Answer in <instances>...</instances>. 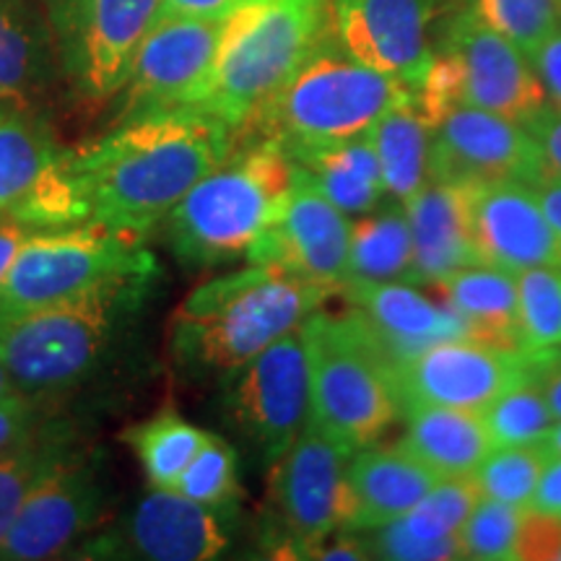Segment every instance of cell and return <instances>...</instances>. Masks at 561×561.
Masks as SVG:
<instances>
[{
  "label": "cell",
  "mask_w": 561,
  "mask_h": 561,
  "mask_svg": "<svg viewBox=\"0 0 561 561\" xmlns=\"http://www.w3.org/2000/svg\"><path fill=\"white\" fill-rule=\"evenodd\" d=\"M240 146V130L198 107L146 112L73 151L91 221L146 237Z\"/></svg>",
  "instance_id": "1"
},
{
  "label": "cell",
  "mask_w": 561,
  "mask_h": 561,
  "mask_svg": "<svg viewBox=\"0 0 561 561\" xmlns=\"http://www.w3.org/2000/svg\"><path fill=\"white\" fill-rule=\"evenodd\" d=\"M333 289L257 265L201 284L172 318V356L191 375H234L322 310Z\"/></svg>",
  "instance_id": "2"
},
{
  "label": "cell",
  "mask_w": 561,
  "mask_h": 561,
  "mask_svg": "<svg viewBox=\"0 0 561 561\" xmlns=\"http://www.w3.org/2000/svg\"><path fill=\"white\" fill-rule=\"evenodd\" d=\"M297 161L273 138H242L219 170L203 178L167 216V242L187 268L250 257L284 216Z\"/></svg>",
  "instance_id": "3"
},
{
  "label": "cell",
  "mask_w": 561,
  "mask_h": 561,
  "mask_svg": "<svg viewBox=\"0 0 561 561\" xmlns=\"http://www.w3.org/2000/svg\"><path fill=\"white\" fill-rule=\"evenodd\" d=\"M411 94L413 89L403 81L351 58L333 32L237 130L278 140L291 157L301 149L364 136L392 104Z\"/></svg>",
  "instance_id": "4"
},
{
  "label": "cell",
  "mask_w": 561,
  "mask_h": 561,
  "mask_svg": "<svg viewBox=\"0 0 561 561\" xmlns=\"http://www.w3.org/2000/svg\"><path fill=\"white\" fill-rule=\"evenodd\" d=\"M153 278H123L83 297L0 314V364L32 398L76 388L100 367L121 322L136 312Z\"/></svg>",
  "instance_id": "5"
},
{
  "label": "cell",
  "mask_w": 561,
  "mask_h": 561,
  "mask_svg": "<svg viewBox=\"0 0 561 561\" xmlns=\"http://www.w3.org/2000/svg\"><path fill=\"white\" fill-rule=\"evenodd\" d=\"M331 32L333 0H242L224 19L219 60L195 107L242 128Z\"/></svg>",
  "instance_id": "6"
},
{
  "label": "cell",
  "mask_w": 561,
  "mask_h": 561,
  "mask_svg": "<svg viewBox=\"0 0 561 561\" xmlns=\"http://www.w3.org/2000/svg\"><path fill=\"white\" fill-rule=\"evenodd\" d=\"M310 362V424L348 450L375 445L403 413L396 364L362 310H318L301 325Z\"/></svg>",
  "instance_id": "7"
},
{
  "label": "cell",
  "mask_w": 561,
  "mask_h": 561,
  "mask_svg": "<svg viewBox=\"0 0 561 561\" xmlns=\"http://www.w3.org/2000/svg\"><path fill=\"white\" fill-rule=\"evenodd\" d=\"M144 237L87 221L34 231L0 286V314L30 312L102 289L123 278H157Z\"/></svg>",
  "instance_id": "8"
},
{
  "label": "cell",
  "mask_w": 561,
  "mask_h": 561,
  "mask_svg": "<svg viewBox=\"0 0 561 561\" xmlns=\"http://www.w3.org/2000/svg\"><path fill=\"white\" fill-rule=\"evenodd\" d=\"M60 76L81 102L121 94L161 0H45Z\"/></svg>",
  "instance_id": "9"
},
{
  "label": "cell",
  "mask_w": 561,
  "mask_h": 561,
  "mask_svg": "<svg viewBox=\"0 0 561 561\" xmlns=\"http://www.w3.org/2000/svg\"><path fill=\"white\" fill-rule=\"evenodd\" d=\"M354 450L307 424L297 442L273 462L268 551L280 559H314L341 530L343 483Z\"/></svg>",
  "instance_id": "10"
},
{
  "label": "cell",
  "mask_w": 561,
  "mask_h": 561,
  "mask_svg": "<svg viewBox=\"0 0 561 561\" xmlns=\"http://www.w3.org/2000/svg\"><path fill=\"white\" fill-rule=\"evenodd\" d=\"M224 19L164 16L140 42L121 89L117 123L146 112L195 107L219 60Z\"/></svg>",
  "instance_id": "11"
},
{
  "label": "cell",
  "mask_w": 561,
  "mask_h": 561,
  "mask_svg": "<svg viewBox=\"0 0 561 561\" xmlns=\"http://www.w3.org/2000/svg\"><path fill=\"white\" fill-rule=\"evenodd\" d=\"M234 375L229 390L231 419L273 466L310 424V362L301 328L286 333Z\"/></svg>",
  "instance_id": "12"
},
{
  "label": "cell",
  "mask_w": 561,
  "mask_h": 561,
  "mask_svg": "<svg viewBox=\"0 0 561 561\" xmlns=\"http://www.w3.org/2000/svg\"><path fill=\"white\" fill-rule=\"evenodd\" d=\"M530 382V356L473 341H442L396 367L403 413L416 405L486 411L502 392Z\"/></svg>",
  "instance_id": "13"
},
{
  "label": "cell",
  "mask_w": 561,
  "mask_h": 561,
  "mask_svg": "<svg viewBox=\"0 0 561 561\" xmlns=\"http://www.w3.org/2000/svg\"><path fill=\"white\" fill-rule=\"evenodd\" d=\"M104 507L102 462L73 450L24 502L0 543V561L60 557L102 523Z\"/></svg>",
  "instance_id": "14"
},
{
  "label": "cell",
  "mask_w": 561,
  "mask_h": 561,
  "mask_svg": "<svg viewBox=\"0 0 561 561\" xmlns=\"http://www.w3.org/2000/svg\"><path fill=\"white\" fill-rule=\"evenodd\" d=\"M538 146L528 128L494 112L458 104L432 128L430 180L453 185L538 180Z\"/></svg>",
  "instance_id": "15"
},
{
  "label": "cell",
  "mask_w": 561,
  "mask_h": 561,
  "mask_svg": "<svg viewBox=\"0 0 561 561\" xmlns=\"http://www.w3.org/2000/svg\"><path fill=\"white\" fill-rule=\"evenodd\" d=\"M348 231L346 214L335 208L314 185L310 172L297 164L284 216L265 231L248 261L278 265L341 294L348 284Z\"/></svg>",
  "instance_id": "16"
},
{
  "label": "cell",
  "mask_w": 561,
  "mask_h": 561,
  "mask_svg": "<svg viewBox=\"0 0 561 561\" xmlns=\"http://www.w3.org/2000/svg\"><path fill=\"white\" fill-rule=\"evenodd\" d=\"M229 538L206 504L174 489L140 496L121 530L87 546V557H136L149 561H208L227 551Z\"/></svg>",
  "instance_id": "17"
},
{
  "label": "cell",
  "mask_w": 561,
  "mask_h": 561,
  "mask_svg": "<svg viewBox=\"0 0 561 561\" xmlns=\"http://www.w3.org/2000/svg\"><path fill=\"white\" fill-rule=\"evenodd\" d=\"M442 47L458 55L466 73L462 104L489 110L520 125L549 104L528 55L483 24L471 9L453 19Z\"/></svg>",
  "instance_id": "18"
},
{
  "label": "cell",
  "mask_w": 561,
  "mask_h": 561,
  "mask_svg": "<svg viewBox=\"0 0 561 561\" xmlns=\"http://www.w3.org/2000/svg\"><path fill=\"white\" fill-rule=\"evenodd\" d=\"M432 0H333L335 39L351 58L416 89L432 62Z\"/></svg>",
  "instance_id": "19"
},
{
  "label": "cell",
  "mask_w": 561,
  "mask_h": 561,
  "mask_svg": "<svg viewBox=\"0 0 561 561\" xmlns=\"http://www.w3.org/2000/svg\"><path fill=\"white\" fill-rule=\"evenodd\" d=\"M471 227L481 265L520 273L559 265V240L525 182L471 185Z\"/></svg>",
  "instance_id": "20"
},
{
  "label": "cell",
  "mask_w": 561,
  "mask_h": 561,
  "mask_svg": "<svg viewBox=\"0 0 561 561\" xmlns=\"http://www.w3.org/2000/svg\"><path fill=\"white\" fill-rule=\"evenodd\" d=\"M439 476L401 447H362L351 455L343 483L341 530L382 528L411 512Z\"/></svg>",
  "instance_id": "21"
},
{
  "label": "cell",
  "mask_w": 561,
  "mask_h": 561,
  "mask_svg": "<svg viewBox=\"0 0 561 561\" xmlns=\"http://www.w3.org/2000/svg\"><path fill=\"white\" fill-rule=\"evenodd\" d=\"M411 229L413 284H439L453 273L481 265L471 227V185L426 182L405 203Z\"/></svg>",
  "instance_id": "22"
},
{
  "label": "cell",
  "mask_w": 561,
  "mask_h": 561,
  "mask_svg": "<svg viewBox=\"0 0 561 561\" xmlns=\"http://www.w3.org/2000/svg\"><path fill=\"white\" fill-rule=\"evenodd\" d=\"M343 297L364 312L390 362L403 364L419 351L442 341H466V320L453 307L432 305L401 280L390 284H348Z\"/></svg>",
  "instance_id": "23"
},
{
  "label": "cell",
  "mask_w": 561,
  "mask_h": 561,
  "mask_svg": "<svg viewBox=\"0 0 561 561\" xmlns=\"http://www.w3.org/2000/svg\"><path fill=\"white\" fill-rule=\"evenodd\" d=\"M60 76L45 5L0 0V102L34 112Z\"/></svg>",
  "instance_id": "24"
},
{
  "label": "cell",
  "mask_w": 561,
  "mask_h": 561,
  "mask_svg": "<svg viewBox=\"0 0 561 561\" xmlns=\"http://www.w3.org/2000/svg\"><path fill=\"white\" fill-rule=\"evenodd\" d=\"M409 426L401 450L424 462L439 479L471 476L494 450L486 421L479 411L447 409V405H416L405 411Z\"/></svg>",
  "instance_id": "25"
},
{
  "label": "cell",
  "mask_w": 561,
  "mask_h": 561,
  "mask_svg": "<svg viewBox=\"0 0 561 561\" xmlns=\"http://www.w3.org/2000/svg\"><path fill=\"white\" fill-rule=\"evenodd\" d=\"M442 301L466 320V341L504 351H523L517 322V284L512 273L471 265L434 284Z\"/></svg>",
  "instance_id": "26"
},
{
  "label": "cell",
  "mask_w": 561,
  "mask_h": 561,
  "mask_svg": "<svg viewBox=\"0 0 561 561\" xmlns=\"http://www.w3.org/2000/svg\"><path fill=\"white\" fill-rule=\"evenodd\" d=\"M291 159L301 170L310 172L320 193L346 216L369 214L380 208L388 195L371 133L339 144L301 149L291 153Z\"/></svg>",
  "instance_id": "27"
},
{
  "label": "cell",
  "mask_w": 561,
  "mask_h": 561,
  "mask_svg": "<svg viewBox=\"0 0 561 561\" xmlns=\"http://www.w3.org/2000/svg\"><path fill=\"white\" fill-rule=\"evenodd\" d=\"M369 133L380 157L385 193L405 206L430 182L432 125L424 121L411 94L392 104Z\"/></svg>",
  "instance_id": "28"
},
{
  "label": "cell",
  "mask_w": 561,
  "mask_h": 561,
  "mask_svg": "<svg viewBox=\"0 0 561 561\" xmlns=\"http://www.w3.org/2000/svg\"><path fill=\"white\" fill-rule=\"evenodd\" d=\"M390 280L413 284L411 229L405 210L396 203L362 214L348 231V284Z\"/></svg>",
  "instance_id": "29"
},
{
  "label": "cell",
  "mask_w": 561,
  "mask_h": 561,
  "mask_svg": "<svg viewBox=\"0 0 561 561\" xmlns=\"http://www.w3.org/2000/svg\"><path fill=\"white\" fill-rule=\"evenodd\" d=\"M214 434L198 430L174 409H161L121 434L153 489H174L182 471Z\"/></svg>",
  "instance_id": "30"
},
{
  "label": "cell",
  "mask_w": 561,
  "mask_h": 561,
  "mask_svg": "<svg viewBox=\"0 0 561 561\" xmlns=\"http://www.w3.org/2000/svg\"><path fill=\"white\" fill-rule=\"evenodd\" d=\"M73 450V434L68 426L39 424L21 445L0 455V543L24 502Z\"/></svg>",
  "instance_id": "31"
},
{
  "label": "cell",
  "mask_w": 561,
  "mask_h": 561,
  "mask_svg": "<svg viewBox=\"0 0 561 561\" xmlns=\"http://www.w3.org/2000/svg\"><path fill=\"white\" fill-rule=\"evenodd\" d=\"M60 151L50 128L34 112H0V216L32 191Z\"/></svg>",
  "instance_id": "32"
},
{
  "label": "cell",
  "mask_w": 561,
  "mask_h": 561,
  "mask_svg": "<svg viewBox=\"0 0 561 561\" xmlns=\"http://www.w3.org/2000/svg\"><path fill=\"white\" fill-rule=\"evenodd\" d=\"M3 216H11L32 231L68 229L91 221V206L76 172L73 151L62 149L32 191Z\"/></svg>",
  "instance_id": "33"
},
{
  "label": "cell",
  "mask_w": 561,
  "mask_h": 561,
  "mask_svg": "<svg viewBox=\"0 0 561 561\" xmlns=\"http://www.w3.org/2000/svg\"><path fill=\"white\" fill-rule=\"evenodd\" d=\"M515 284L525 354L561 348V265L520 271Z\"/></svg>",
  "instance_id": "34"
},
{
  "label": "cell",
  "mask_w": 561,
  "mask_h": 561,
  "mask_svg": "<svg viewBox=\"0 0 561 561\" xmlns=\"http://www.w3.org/2000/svg\"><path fill=\"white\" fill-rule=\"evenodd\" d=\"M486 430L494 447L546 445L553 430V413L543 392L533 382H520L502 392L483 413Z\"/></svg>",
  "instance_id": "35"
},
{
  "label": "cell",
  "mask_w": 561,
  "mask_h": 561,
  "mask_svg": "<svg viewBox=\"0 0 561 561\" xmlns=\"http://www.w3.org/2000/svg\"><path fill=\"white\" fill-rule=\"evenodd\" d=\"M549 458L551 453L546 445L500 447L496 453L491 450L473 473L476 481H479L481 496L528 510L533 491H536Z\"/></svg>",
  "instance_id": "36"
},
{
  "label": "cell",
  "mask_w": 561,
  "mask_h": 561,
  "mask_svg": "<svg viewBox=\"0 0 561 561\" xmlns=\"http://www.w3.org/2000/svg\"><path fill=\"white\" fill-rule=\"evenodd\" d=\"M481 500V489L476 476H453L439 479L430 494L421 500L411 512L398 517L411 536L421 541H437L460 533L476 504Z\"/></svg>",
  "instance_id": "37"
},
{
  "label": "cell",
  "mask_w": 561,
  "mask_h": 561,
  "mask_svg": "<svg viewBox=\"0 0 561 561\" xmlns=\"http://www.w3.org/2000/svg\"><path fill=\"white\" fill-rule=\"evenodd\" d=\"M471 11L525 55L561 26V0H473Z\"/></svg>",
  "instance_id": "38"
},
{
  "label": "cell",
  "mask_w": 561,
  "mask_h": 561,
  "mask_svg": "<svg viewBox=\"0 0 561 561\" xmlns=\"http://www.w3.org/2000/svg\"><path fill=\"white\" fill-rule=\"evenodd\" d=\"M174 491L210 510L229 507L240 496V460L234 447L219 437H210L182 471Z\"/></svg>",
  "instance_id": "39"
},
{
  "label": "cell",
  "mask_w": 561,
  "mask_h": 561,
  "mask_svg": "<svg viewBox=\"0 0 561 561\" xmlns=\"http://www.w3.org/2000/svg\"><path fill=\"white\" fill-rule=\"evenodd\" d=\"M523 515V507H512V504L481 496L471 512V517L460 528V543L466 559H515L517 533H520Z\"/></svg>",
  "instance_id": "40"
},
{
  "label": "cell",
  "mask_w": 561,
  "mask_h": 561,
  "mask_svg": "<svg viewBox=\"0 0 561 561\" xmlns=\"http://www.w3.org/2000/svg\"><path fill=\"white\" fill-rule=\"evenodd\" d=\"M362 536L367 543L369 557L377 559H396V561H450V559H466L460 543V533L447 538H437V541H421V538L411 536L401 520H392L382 528L364 530Z\"/></svg>",
  "instance_id": "41"
},
{
  "label": "cell",
  "mask_w": 561,
  "mask_h": 561,
  "mask_svg": "<svg viewBox=\"0 0 561 561\" xmlns=\"http://www.w3.org/2000/svg\"><path fill=\"white\" fill-rule=\"evenodd\" d=\"M561 557V517L546 512L525 510L520 533H517L515 559L549 561Z\"/></svg>",
  "instance_id": "42"
},
{
  "label": "cell",
  "mask_w": 561,
  "mask_h": 561,
  "mask_svg": "<svg viewBox=\"0 0 561 561\" xmlns=\"http://www.w3.org/2000/svg\"><path fill=\"white\" fill-rule=\"evenodd\" d=\"M34 401L37 398L26 396L21 390L0 398V455L13 450L30 434L37 432L39 409Z\"/></svg>",
  "instance_id": "43"
},
{
  "label": "cell",
  "mask_w": 561,
  "mask_h": 561,
  "mask_svg": "<svg viewBox=\"0 0 561 561\" xmlns=\"http://www.w3.org/2000/svg\"><path fill=\"white\" fill-rule=\"evenodd\" d=\"M525 128L538 146V178L561 180V110L546 104L533 121L525 123Z\"/></svg>",
  "instance_id": "44"
},
{
  "label": "cell",
  "mask_w": 561,
  "mask_h": 561,
  "mask_svg": "<svg viewBox=\"0 0 561 561\" xmlns=\"http://www.w3.org/2000/svg\"><path fill=\"white\" fill-rule=\"evenodd\" d=\"M533 70L546 91V102L561 110V30L549 34L541 45L528 55Z\"/></svg>",
  "instance_id": "45"
},
{
  "label": "cell",
  "mask_w": 561,
  "mask_h": 561,
  "mask_svg": "<svg viewBox=\"0 0 561 561\" xmlns=\"http://www.w3.org/2000/svg\"><path fill=\"white\" fill-rule=\"evenodd\" d=\"M530 356V382L543 392L553 419L561 421V348L533 351Z\"/></svg>",
  "instance_id": "46"
},
{
  "label": "cell",
  "mask_w": 561,
  "mask_h": 561,
  "mask_svg": "<svg viewBox=\"0 0 561 561\" xmlns=\"http://www.w3.org/2000/svg\"><path fill=\"white\" fill-rule=\"evenodd\" d=\"M528 510L546 512V515L561 517V455H551L543 466L538 486L533 491Z\"/></svg>",
  "instance_id": "47"
},
{
  "label": "cell",
  "mask_w": 561,
  "mask_h": 561,
  "mask_svg": "<svg viewBox=\"0 0 561 561\" xmlns=\"http://www.w3.org/2000/svg\"><path fill=\"white\" fill-rule=\"evenodd\" d=\"M242 0H161L164 16L193 19H227Z\"/></svg>",
  "instance_id": "48"
},
{
  "label": "cell",
  "mask_w": 561,
  "mask_h": 561,
  "mask_svg": "<svg viewBox=\"0 0 561 561\" xmlns=\"http://www.w3.org/2000/svg\"><path fill=\"white\" fill-rule=\"evenodd\" d=\"M34 231L24 224H19L11 216H0V286H3L5 276H9L13 261H16L19 250L30 240Z\"/></svg>",
  "instance_id": "49"
},
{
  "label": "cell",
  "mask_w": 561,
  "mask_h": 561,
  "mask_svg": "<svg viewBox=\"0 0 561 561\" xmlns=\"http://www.w3.org/2000/svg\"><path fill=\"white\" fill-rule=\"evenodd\" d=\"M530 187L536 191V198L541 203L546 221L551 224L553 234H557L559 240V265H561V180L538 178Z\"/></svg>",
  "instance_id": "50"
},
{
  "label": "cell",
  "mask_w": 561,
  "mask_h": 561,
  "mask_svg": "<svg viewBox=\"0 0 561 561\" xmlns=\"http://www.w3.org/2000/svg\"><path fill=\"white\" fill-rule=\"evenodd\" d=\"M546 447H549L551 455H561V421L559 424H553L551 434L546 437Z\"/></svg>",
  "instance_id": "51"
},
{
  "label": "cell",
  "mask_w": 561,
  "mask_h": 561,
  "mask_svg": "<svg viewBox=\"0 0 561 561\" xmlns=\"http://www.w3.org/2000/svg\"><path fill=\"white\" fill-rule=\"evenodd\" d=\"M11 392H16V385H13L9 369H5L3 364H0V398L11 396Z\"/></svg>",
  "instance_id": "52"
},
{
  "label": "cell",
  "mask_w": 561,
  "mask_h": 561,
  "mask_svg": "<svg viewBox=\"0 0 561 561\" xmlns=\"http://www.w3.org/2000/svg\"><path fill=\"white\" fill-rule=\"evenodd\" d=\"M0 112H3V110H0Z\"/></svg>",
  "instance_id": "53"
},
{
  "label": "cell",
  "mask_w": 561,
  "mask_h": 561,
  "mask_svg": "<svg viewBox=\"0 0 561 561\" xmlns=\"http://www.w3.org/2000/svg\"><path fill=\"white\" fill-rule=\"evenodd\" d=\"M559 559H561V557H559Z\"/></svg>",
  "instance_id": "54"
}]
</instances>
